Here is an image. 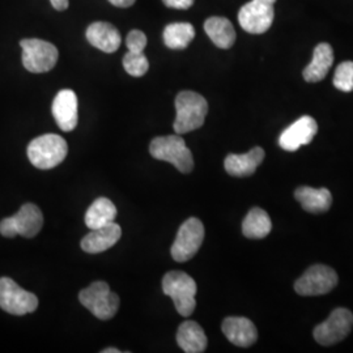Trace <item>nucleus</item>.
I'll return each mask as SVG.
<instances>
[{"mask_svg": "<svg viewBox=\"0 0 353 353\" xmlns=\"http://www.w3.org/2000/svg\"><path fill=\"white\" fill-rule=\"evenodd\" d=\"M176 112L174 131L178 135H183L204 125L208 103L202 94L192 90H183L176 97Z\"/></svg>", "mask_w": 353, "mask_h": 353, "instance_id": "nucleus-1", "label": "nucleus"}, {"mask_svg": "<svg viewBox=\"0 0 353 353\" xmlns=\"http://www.w3.org/2000/svg\"><path fill=\"white\" fill-rule=\"evenodd\" d=\"M67 153V141L55 134L38 137L28 145L29 161L41 170H49L62 164Z\"/></svg>", "mask_w": 353, "mask_h": 353, "instance_id": "nucleus-2", "label": "nucleus"}, {"mask_svg": "<svg viewBox=\"0 0 353 353\" xmlns=\"http://www.w3.org/2000/svg\"><path fill=\"white\" fill-rule=\"evenodd\" d=\"M150 153L156 160L174 165L181 173L186 174L194 169L192 153L178 134L154 138L150 144Z\"/></svg>", "mask_w": 353, "mask_h": 353, "instance_id": "nucleus-3", "label": "nucleus"}, {"mask_svg": "<svg viewBox=\"0 0 353 353\" xmlns=\"http://www.w3.org/2000/svg\"><path fill=\"white\" fill-rule=\"evenodd\" d=\"M163 290L169 296L176 312L182 316H190L196 306V283L195 280L182 271H170L163 279Z\"/></svg>", "mask_w": 353, "mask_h": 353, "instance_id": "nucleus-4", "label": "nucleus"}, {"mask_svg": "<svg viewBox=\"0 0 353 353\" xmlns=\"http://www.w3.org/2000/svg\"><path fill=\"white\" fill-rule=\"evenodd\" d=\"M79 300L89 312L102 321L112 319L119 309V297L105 281H94L79 293Z\"/></svg>", "mask_w": 353, "mask_h": 353, "instance_id": "nucleus-5", "label": "nucleus"}, {"mask_svg": "<svg viewBox=\"0 0 353 353\" xmlns=\"http://www.w3.org/2000/svg\"><path fill=\"white\" fill-rule=\"evenodd\" d=\"M42 225L43 214L41 210L33 203H26L17 214L0 221V234L7 239H12L17 234L26 239H33L41 232Z\"/></svg>", "mask_w": 353, "mask_h": 353, "instance_id": "nucleus-6", "label": "nucleus"}, {"mask_svg": "<svg viewBox=\"0 0 353 353\" xmlns=\"http://www.w3.org/2000/svg\"><path fill=\"white\" fill-rule=\"evenodd\" d=\"M23 64L29 72L43 74L51 71L59 59V51L48 41L26 38L20 41Z\"/></svg>", "mask_w": 353, "mask_h": 353, "instance_id": "nucleus-7", "label": "nucleus"}, {"mask_svg": "<svg viewBox=\"0 0 353 353\" xmlns=\"http://www.w3.org/2000/svg\"><path fill=\"white\" fill-rule=\"evenodd\" d=\"M204 241V225L196 217H190L176 233L172 245V256L176 262H188L199 252Z\"/></svg>", "mask_w": 353, "mask_h": 353, "instance_id": "nucleus-8", "label": "nucleus"}, {"mask_svg": "<svg viewBox=\"0 0 353 353\" xmlns=\"http://www.w3.org/2000/svg\"><path fill=\"white\" fill-rule=\"evenodd\" d=\"M37 307L36 294L20 288L11 278H0V309L12 316H26Z\"/></svg>", "mask_w": 353, "mask_h": 353, "instance_id": "nucleus-9", "label": "nucleus"}, {"mask_svg": "<svg viewBox=\"0 0 353 353\" xmlns=\"http://www.w3.org/2000/svg\"><path fill=\"white\" fill-rule=\"evenodd\" d=\"M275 1L276 0H252L242 6L239 12L241 28L252 34H263L274 23Z\"/></svg>", "mask_w": 353, "mask_h": 353, "instance_id": "nucleus-10", "label": "nucleus"}, {"mask_svg": "<svg viewBox=\"0 0 353 353\" xmlns=\"http://www.w3.org/2000/svg\"><path fill=\"white\" fill-rule=\"evenodd\" d=\"M338 284L335 270L323 265H312L294 284L300 296H322L334 290Z\"/></svg>", "mask_w": 353, "mask_h": 353, "instance_id": "nucleus-11", "label": "nucleus"}, {"mask_svg": "<svg viewBox=\"0 0 353 353\" xmlns=\"http://www.w3.org/2000/svg\"><path fill=\"white\" fill-rule=\"evenodd\" d=\"M353 327V314L344 307L335 309L326 322L314 328V339L321 345H332L344 341Z\"/></svg>", "mask_w": 353, "mask_h": 353, "instance_id": "nucleus-12", "label": "nucleus"}, {"mask_svg": "<svg viewBox=\"0 0 353 353\" xmlns=\"http://www.w3.org/2000/svg\"><path fill=\"white\" fill-rule=\"evenodd\" d=\"M318 131L314 118L309 115H303L297 119L293 125L283 131L279 138V145L284 151L294 152L300 150L303 145L312 143Z\"/></svg>", "mask_w": 353, "mask_h": 353, "instance_id": "nucleus-13", "label": "nucleus"}, {"mask_svg": "<svg viewBox=\"0 0 353 353\" xmlns=\"http://www.w3.org/2000/svg\"><path fill=\"white\" fill-rule=\"evenodd\" d=\"M52 115L57 125L64 132H70L75 130L79 121L77 114V97L71 89H62L58 92L52 102Z\"/></svg>", "mask_w": 353, "mask_h": 353, "instance_id": "nucleus-14", "label": "nucleus"}, {"mask_svg": "<svg viewBox=\"0 0 353 353\" xmlns=\"http://www.w3.org/2000/svg\"><path fill=\"white\" fill-rule=\"evenodd\" d=\"M221 330L228 341L242 348L250 347L258 339L255 325L243 316H229L224 319Z\"/></svg>", "mask_w": 353, "mask_h": 353, "instance_id": "nucleus-15", "label": "nucleus"}, {"mask_svg": "<svg viewBox=\"0 0 353 353\" xmlns=\"http://www.w3.org/2000/svg\"><path fill=\"white\" fill-rule=\"evenodd\" d=\"M121 237V227L115 223H110L105 227L90 229L88 234L81 240V249L89 254H100L113 248Z\"/></svg>", "mask_w": 353, "mask_h": 353, "instance_id": "nucleus-16", "label": "nucleus"}, {"mask_svg": "<svg viewBox=\"0 0 353 353\" xmlns=\"http://www.w3.org/2000/svg\"><path fill=\"white\" fill-rule=\"evenodd\" d=\"M87 39L92 46L108 54L118 50L122 42L119 30L105 21L92 23L87 29Z\"/></svg>", "mask_w": 353, "mask_h": 353, "instance_id": "nucleus-17", "label": "nucleus"}, {"mask_svg": "<svg viewBox=\"0 0 353 353\" xmlns=\"http://www.w3.org/2000/svg\"><path fill=\"white\" fill-rule=\"evenodd\" d=\"M265 160V151L261 147H255L252 151L243 154L230 153L225 157L224 166L228 174L233 176H249L255 173L258 166Z\"/></svg>", "mask_w": 353, "mask_h": 353, "instance_id": "nucleus-18", "label": "nucleus"}, {"mask_svg": "<svg viewBox=\"0 0 353 353\" xmlns=\"http://www.w3.org/2000/svg\"><path fill=\"white\" fill-rule=\"evenodd\" d=\"M176 343L183 352L202 353L205 351L208 341L199 323L185 321L176 331Z\"/></svg>", "mask_w": 353, "mask_h": 353, "instance_id": "nucleus-19", "label": "nucleus"}, {"mask_svg": "<svg viewBox=\"0 0 353 353\" xmlns=\"http://www.w3.org/2000/svg\"><path fill=\"white\" fill-rule=\"evenodd\" d=\"M334 63V50L332 48L322 42L316 45L314 49L313 61L303 70V75L307 83H318L327 76L331 65Z\"/></svg>", "mask_w": 353, "mask_h": 353, "instance_id": "nucleus-20", "label": "nucleus"}, {"mask_svg": "<svg viewBox=\"0 0 353 353\" xmlns=\"http://www.w3.org/2000/svg\"><path fill=\"white\" fill-rule=\"evenodd\" d=\"M294 196L303 205V210L312 214L326 212L332 204V195L327 189H313L309 186H301L296 190Z\"/></svg>", "mask_w": 353, "mask_h": 353, "instance_id": "nucleus-21", "label": "nucleus"}, {"mask_svg": "<svg viewBox=\"0 0 353 353\" xmlns=\"http://www.w3.org/2000/svg\"><path fill=\"white\" fill-rule=\"evenodd\" d=\"M204 30L207 36L220 49H230L236 42V30L225 17L214 16L205 20Z\"/></svg>", "mask_w": 353, "mask_h": 353, "instance_id": "nucleus-22", "label": "nucleus"}, {"mask_svg": "<svg viewBox=\"0 0 353 353\" xmlns=\"http://www.w3.org/2000/svg\"><path fill=\"white\" fill-rule=\"evenodd\" d=\"M272 223L268 214L262 208H252L242 223V233L250 240H261L270 234Z\"/></svg>", "mask_w": 353, "mask_h": 353, "instance_id": "nucleus-23", "label": "nucleus"}, {"mask_svg": "<svg viewBox=\"0 0 353 353\" xmlns=\"http://www.w3.org/2000/svg\"><path fill=\"white\" fill-rule=\"evenodd\" d=\"M117 217V208L113 202L106 198H99L89 207L85 214V225L89 229H97L114 223Z\"/></svg>", "mask_w": 353, "mask_h": 353, "instance_id": "nucleus-24", "label": "nucleus"}, {"mask_svg": "<svg viewBox=\"0 0 353 353\" xmlns=\"http://www.w3.org/2000/svg\"><path fill=\"white\" fill-rule=\"evenodd\" d=\"M195 37V29L190 23H173L165 26L163 38L166 48L183 50Z\"/></svg>", "mask_w": 353, "mask_h": 353, "instance_id": "nucleus-25", "label": "nucleus"}, {"mask_svg": "<svg viewBox=\"0 0 353 353\" xmlns=\"http://www.w3.org/2000/svg\"><path fill=\"white\" fill-rule=\"evenodd\" d=\"M123 67L128 75L141 77L147 74V71L150 68V62H148V58L143 52L128 51L123 57Z\"/></svg>", "mask_w": 353, "mask_h": 353, "instance_id": "nucleus-26", "label": "nucleus"}, {"mask_svg": "<svg viewBox=\"0 0 353 353\" xmlns=\"http://www.w3.org/2000/svg\"><path fill=\"white\" fill-rule=\"evenodd\" d=\"M334 85L341 92H345V93L352 92L353 62H343L338 65L334 76Z\"/></svg>", "mask_w": 353, "mask_h": 353, "instance_id": "nucleus-27", "label": "nucleus"}, {"mask_svg": "<svg viewBox=\"0 0 353 353\" xmlns=\"http://www.w3.org/2000/svg\"><path fill=\"white\" fill-rule=\"evenodd\" d=\"M126 46L128 51L143 52L147 46V36L141 30L134 29L127 34Z\"/></svg>", "mask_w": 353, "mask_h": 353, "instance_id": "nucleus-28", "label": "nucleus"}, {"mask_svg": "<svg viewBox=\"0 0 353 353\" xmlns=\"http://www.w3.org/2000/svg\"><path fill=\"white\" fill-rule=\"evenodd\" d=\"M195 0H163L165 6L168 8L173 10H189L192 7Z\"/></svg>", "mask_w": 353, "mask_h": 353, "instance_id": "nucleus-29", "label": "nucleus"}, {"mask_svg": "<svg viewBox=\"0 0 353 353\" xmlns=\"http://www.w3.org/2000/svg\"><path fill=\"white\" fill-rule=\"evenodd\" d=\"M50 3L57 11H65L70 6L68 0H50Z\"/></svg>", "mask_w": 353, "mask_h": 353, "instance_id": "nucleus-30", "label": "nucleus"}, {"mask_svg": "<svg viewBox=\"0 0 353 353\" xmlns=\"http://www.w3.org/2000/svg\"><path fill=\"white\" fill-rule=\"evenodd\" d=\"M113 6L115 7H119V8H127V7H131L135 0H109Z\"/></svg>", "mask_w": 353, "mask_h": 353, "instance_id": "nucleus-31", "label": "nucleus"}, {"mask_svg": "<svg viewBox=\"0 0 353 353\" xmlns=\"http://www.w3.org/2000/svg\"><path fill=\"white\" fill-rule=\"evenodd\" d=\"M122 351L121 350H115V348H106V350H103L102 353H121Z\"/></svg>", "mask_w": 353, "mask_h": 353, "instance_id": "nucleus-32", "label": "nucleus"}]
</instances>
